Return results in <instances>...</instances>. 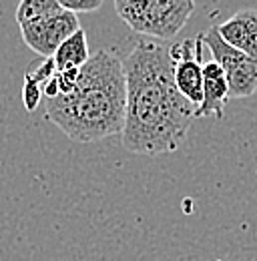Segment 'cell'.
Segmentation results:
<instances>
[{
    "label": "cell",
    "instance_id": "obj_1",
    "mask_svg": "<svg viewBox=\"0 0 257 261\" xmlns=\"http://www.w3.org/2000/svg\"><path fill=\"white\" fill-rule=\"evenodd\" d=\"M123 66L127 79L123 147L139 155L177 151L197 119V107L179 93L173 81L169 44L141 38Z\"/></svg>",
    "mask_w": 257,
    "mask_h": 261
},
{
    "label": "cell",
    "instance_id": "obj_2",
    "mask_svg": "<svg viewBox=\"0 0 257 261\" xmlns=\"http://www.w3.org/2000/svg\"><path fill=\"white\" fill-rule=\"evenodd\" d=\"M127 109V79L123 61L100 48L81 66L68 95L44 100V119L76 143H95L121 135Z\"/></svg>",
    "mask_w": 257,
    "mask_h": 261
},
{
    "label": "cell",
    "instance_id": "obj_3",
    "mask_svg": "<svg viewBox=\"0 0 257 261\" xmlns=\"http://www.w3.org/2000/svg\"><path fill=\"white\" fill-rule=\"evenodd\" d=\"M203 34V42L211 53V59L217 61L225 70L229 97L247 98L257 91V61L247 57L245 53L227 44L217 27H211Z\"/></svg>",
    "mask_w": 257,
    "mask_h": 261
},
{
    "label": "cell",
    "instance_id": "obj_4",
    "mask_svg": "<svg viewBox=\"0 0 257 261\" xmlns=\"http://www.w3.org/2000/svg\"><path fill=\"white\" fill-rule=\"evenodd\" d=\"M195 10V0H153L128 27L143 36L169 40L183 31Z\"/></svg>",
    "mask_w": 257,
    "mask_h": 261
},
{
    "label": "cell",
    "instance_id": "obj_5",
    "mask_svg": "<svg viewBox=\"0 0 257 261\" xmlns=\"http://www.w3.org/2000/svg\"><path fill=\"white\" fill-rule=\"evenodd\" d=\"M203 34L169 46L173 81L179 93L199 109L203 100Z\"/></svg>",
    "mask_w": 257,
    "mask_h": 261
},
{
    "label": "cell",
    "instance_id": "obj_6",
    "mask_svg": "<svg viewBox=\"0 0 257 261\" xmlns=\"http://www.w3.org/2000/svg\"><path fill=\"white\" fill-rule=\"evenodd\" d=\"M18 27H20L24 44L36 55H40L42 59H48L57 53V48L70 34L81 29V22L74 12L61 10L53 16L29 20Z\"/></svg>",
    "mask_w": 257,
    "mask_h": 261
},
{
    "label": "cell",
    "instance_id": "obj_7",
    "mask_svg": "<svg viewBox=\"0 0 257 261\" xmlns=\"http://www.w3.org/2000/svg\"><path fill=\"white\" fill-rule=\"evenodd\" d=\"M217 31L227 44L257 61V8L237 10L231 18L217 24Z\"/></svg>",
    "mask_w": 257,
    "mask_h": 261
},
{
    "label": "cell",
    "instance_id": "obj_8",
    "mask_svg": "<svg viewBox=\"0 0 257 261\" xmlns=\"http://www.w3.org/2000/svg\"><path fill=\"white\" fill-rule=\"evenodd\" d=\"M227 100H229V85L225 70L217 61L209 59L203 63V100L195 113L197 119L199 117L221 119Z\"/></svg>",
    "mask_w": 257,
    "mask_h": 261
},
{
    "label": "cell",
    "instance_id": "obj_9",
    "mask_svg": "<svg viewBox=\"0 0 257 261\" xmlns=\"http://www.w3.org/2000/svg\"><path fill=\"white\" fill-rule=\"evenodd\" d=\"M89 59H91V50H89V40H87V33L83 27L70 34L53 55L57 70L81 68Z\"/></svg>",
    "mask_w": 257,
    "mask_h": 261
},
{
    "label": "cell",
    "instance_id": "obj_10",
    "mask_svg": "<svg viewBox=\"0 0 257 261\" xmlns=\"http://www.w3.org/2000/svg\"><path fill=\"white\" fill-rule=\"evenodd\" d=\"M61 10H64V8L59 4V0H20L18 8L14 12V18H16L18 24H22V22H29V20L53 16Z\"/></svg>",
    "mask_w": 257,
    "mask_h": 261
},
{
    "label": "cell",
    "instance_id": "obj_11",
    "mask_svg": "<svg viewBox=\"0 0 257 261\" xmlns=\"http://www.w3.org/2000/svg\"><path fill=\"white\" fill-rule=\"evenodd\" d=\"M55 74H57V65H55L53 57H48V59H42L40 63H34V65L29 66L24 79H29V81H32V83H36V85L42 87V85L48 83Z\"/></svg>",
    "mask_w": 257,
    "mask_h": 261
},
{
    "label": "cell",
    "instance_id": "obj_12",
    "mask_svg": "<svg viewBox=\"0 0 257 261\" xmlns=\"http://www.w3.org/2000/svg\"><path fill=\"white\" fill-rule=\"evenodd\" d=\"M153 0H115V8L117 14L121 16V20H125L128 27L137 20V16L151 4Z\"/></svg>",
    "mask_w": 257,
    "mask_h": 261
},
{
    "label": "cell",
    "instance_id": "obj_13",
    "mask_svg": "<svg viewBox=\"0 0 257 261\" xmlns=\"http://www.w3.org/2000/svg\"><path fill=\"white\" fill-rule=\"evenodd\" d=\"M42 87L40 85H36V83H32L29 79H24V87H22V102H24V109L32 113L38 105H40V100H42Z\"/></svg>",
    "mask_w": 257,
    "mask_h": 261
},
{
    "label": "cell",
    "instance_id": "obj_14",
    "mask_svg": "<svg viewBox=\"0 0 257 261\" xmlns=\"http://www.w3.org/2000/svg\"><path fill=\"white\" fill-rule=\"evenodd\" d=\"M79 72L81 68H68V70H57L55 74V81H57V87H59V95H68L76 81H79Z\"/></svg>",
    "mask_w": 257,
    "mask_h": 261
},
{
    "label": "cell",
    "instance_id": "obj_15",
    "mask_svg": "<svg viewBox=\"0 0 257 261\" xmlns=\"http://www.w3.org/2000/svg\"><path fill=\"white\" fill-rule=\"evenodd\" d=\"M105 0H59V4L64 10L81 14V12H95L102 6Z\"/></svg>",
    "mask_w": 257,
    "mask_h": 261
}]
</instances>
